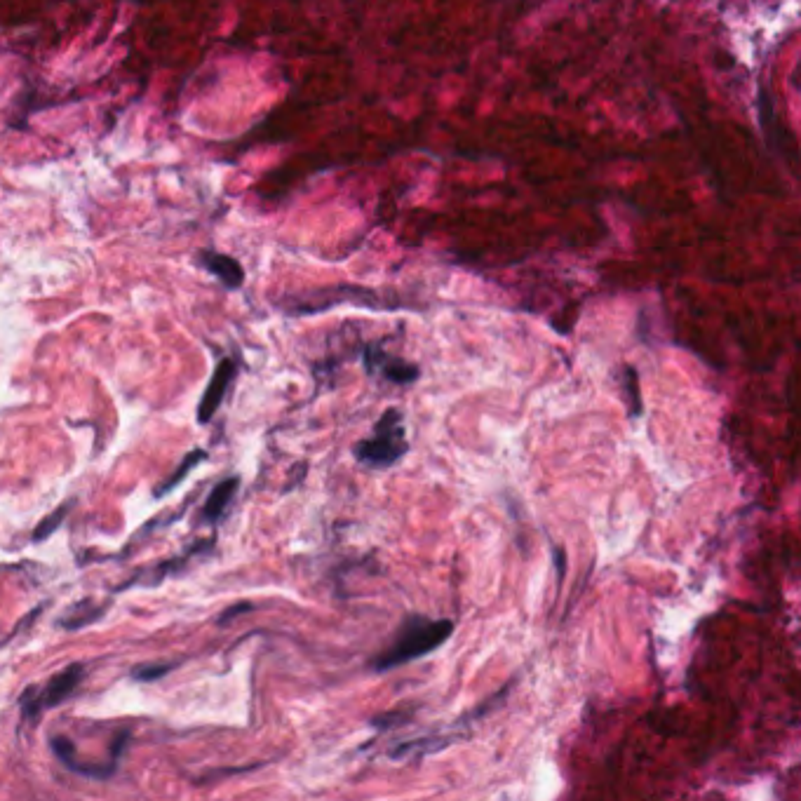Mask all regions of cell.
<instances>
[{
    "label": "cell",
    "instance_id": "obj_1",
    "mask_svg": "<svg viewBox=\"0 0 801 801\" xmlns=\"http://www.w3.org/2000/svg\"><path fill=\"white\" fill-rule=\"evenodd\" d=\"M454 632V623L447 618L433 621L426 616H409L402 628L397 630L393 644L372 663L376 672L400 668V665L412 663L416 658L433 654L435 649L447 642Z\"/></svg>",
    "mask_w": 801,
    "mask_h": 801
},
{
    "label": "cell",
    "instance_id": "obj_2",
    "mask_svg": "<svg viewBox=\"0 0 801 801\" xmlns=\"http://www.w3.org/2000/svg\"><path fill=\"white\" fill-rule=\"evenodd\" d=\"M407 452L409 442L405 419H402L400 409H386L374 426V435L355 447V459L372 468H388L395 466Z\"/></svg>",
    "mask_w": 801,
    "mask_h": 801
},
{
    "label": "cell",
    "instance_id": "obj_3",
    "mask_svg": "<svg viewBox=\"0 0 801 801\" xmlns=\"http://www.w3.org/2000/svg\"><path fill=\"white\" fill-rule=\"evenodd\" d=\"M85 679V668L80 663H73L69 668L59 672L43 686H29L19 698V708H22V717L26 722H36L45 715L47 710L62 705L73 691L78 689L80 682Z\"/></svg>",
    "mask_w": 801,
    "mask_h": 801
},
{
    "label": "cell",
    "instance_id": "obj_4",
    "mask_svg": "<svg viewBox=\"0 0 801 801\" xmlns=\"http://www.w3.org/2000/svg\"><path fill=\"white\" fill-rule=\"evenodd\" d=\"M235 374H238V365H235V360L224 358L219 362L217 369H214V376L210 379V386L205 388L203 400H200V407H198L200 423H210L214 419V414H217L221 402H224V397L228 395V388L233 386Z\"/></svg>",
    "mask_w": 801,
    "mask_h": 801
},
{
    "label": "cell",
    "instance_id": "obj_5",
    "mask_svg": "<svg viewBox=\"0 0 801 801\" xmlns=\"http://www.w3.org/2000/svg\"><path fill=\"white\" fill-rule=\"evenodd\" d=\"M365 367L369 374L381 372L388 381H393V383H412L419 379V367L397 360L388 353H383L379 346H369L365 350Z\"/></svg>",
    "mask_w": 801,
    "mask_h": 801
},
{
    "label": "cell",
    "instance_id": "obj_6",
    "mask_svg": "<svg viewBox=\"0 0 801 801\" xmlns=\"http://www.w3.org/2000/svg\"><path fill=\"white\" fill-rule=\"evenodd\" d=\"M50 745H52V752L59 757V762H62L66 769L80 773V776L85 778H109L113 771H116V766H109V764H85L80 762L78 755H76V747L66 736H52L50 738Z\"/></svg>",
    "mask_w": 801,
    "mask_h": 801
},
{
    "label": "cell",
    "instance_id": "obj_7",
    "mask_svg": "<svg viewBox=\"0 0 801 801\" xmlns=\"http://www.w3.org/2000/svg\"><path fill=\"white\" fill-rule=\"evenodd\" d=\"M203 266L214 275V278L224 282L228 289H238L242 282H245V268H242L233 257H228V254L205 252Z\"/></svg>",
    "mask_w": 801,
    "mask_h": 801
},
{
    "label": "cell",
    "instance_id": "obj_8",
    "mask_svg": "<svg viewBox=\"0 0 801 801\" xmlns=\"http://www.w3.org/2000/svg\"><path fill=\"white\" fill-rule=\"evenodd\" d=\"M238 487H240V480L238 477H228V480H221L217 487L212 489V494L207 496L205 501V508H203V517L205 522H217L221 520V515L226 513V508L231 506L233 496L238 494Z\"/></svg>",
    "mask_w": 801,
    "mask_h": 801
},
{
    "label": "cell",
    "instance_id": "obj_9",
    "mask_svg": "<svg viewBox=\"0 0 801 801\" xmlns=\"http://www.w3.org/2000/svg\"><path fill=\"white\" fill-rule=\"evenodd\" d=\"M104 604H97L94 599H83V602L73 604L69 607V611L59 618V625H62L64 630H80L85 628V625H90L97 621V618L104 616Z\"/></svg>",
    "mask_w": 801,
    "mask_h": 801
},
{
    "label": "cell",
    "instance_id": "obj_10",
    "mask_svg": "<svg viewBox=\"0 0 801 801\" xmlns=\"http://www.w3.org/2000/svg\"><path fill=\"white\" fill-rule=\"evenodd\" d=\"M207 459V452H203V449H195V452H191V454H186V459L181 461V466L174 470V473L167 477V480L160 484V487L153 491V494H156V498H163L165 494H170V491L177 487V484H181L186 480V475L191 473V470L198 466V463H203Z\"/></svg>",
    "mask_w": 801,
    "mask_h": 801
},
{
    "label": "cell",
    "instance_id": "obj_11",
    "mask_svg": "<svg viewBox=\"0 0 801 801\" xmlns=\"http://www.w3.org/2000/svg\"><path fill=\"white\" fill-rule=\"evenodd\" d=\"M71 510V503H64V506H59L55 513H50L45 517L43 522L38 524L36 529H33V541H45V538H50L55 531L59 529V524L64 522V517L69 515Z\"/></svg>",
    "mask_w": 801,
    "mask_h": 801
},
{
    "label": "cell",
    "instance_id": "obj_12",
    "mask_svg": "<svg viewBox=\"0 0 801 801\" xmlns=\"http://www.w3.org/2000/svg\"><path fill=\"white\" fill-rule=\"evenodd\" d=\"M174 668V663H153V665H139V668L132 670V677L139 679V682H153V679H160L167 675Z\"/></svg>",
    "mask_w": 801,
    "mask_h": 801
},
{
    "label": "cell",
    "instance_id": "obj_13",
    "mask_svg": "<svg viewBox=\"0 0 801 801\" xmlns=\"http://www.w3.org/2000/svg\"><path fill=\"white\" fill-rule=\"evenodd\" d=\"M252 609V604L249 602H242V604H235V607H231V609H226V614L219 618V623H226V621H233L235 616H240V614H245V611H249Z\"/></svg>",
    "mask_w": 801,
    "mask_h": 801
}]
</instances>
